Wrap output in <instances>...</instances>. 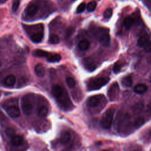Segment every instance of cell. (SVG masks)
Wrapping results in <instances>:
<instances>
[{
  "label": "cell",
  "instance_id": "7",
  "mask_svg": "<svg viewBox=\"0 0 151 151\" xmlns=\"http://www.w3.org/2000/svg\"><path fill=\"white\" fill-rule=\"evenodd\" d=\"M82 63L84 68L89 71H93L96 68V65L94 60L90 57L83 58Z\"/></svg>",
  "mask_w": 151,
  "mask_h": 151
},
{
  "label": "cell",
  "instance_id": "6",
  "mask_svg": "<svg viewBox=\"0 0 151 151\" xmlns=\"http://www.w3.org/2000/svg\"><path fill=\"white\" fill-rule=\"evenodd\" d=\"M58 101L60 103V104L64 107L66 109H69L72 106V103L71 102V100H70V98L68 96V94L67 91L64 90V93L62 94L61 96H60L57 99Z\"/></svg>",
  "mask_w": 151,
  "mask_h": 151
},
{
  "label": "cell",
  "instance_id": "24",
  "mask_svg": "<svg viewBox=\"0 0 151 151\" xmlns=\"http://www.w3.org/2000/svg\"><path fill=\"white\" fill-rule=\"evenodd\" d=\"M144 123H145L144 118L142 117H139L133 122V126L134 128L137 129V128H139L140 126H142Z\"/></svg>",
  "mask_w": 151,
  "mask_h": 151
},
{
  "label": "cell",
  "instance_id": "11",
  "mask_svg": "<svg viewBox=\"0 0 151 151\" xmlns=\"http://www.w3.org/2000/svg\"><path fill=\"white\" fill-rule=\"evenodd\" d=\"M38 8L36 4H30L27 6L25 9V12L28 16L32 17L36 14V13L38 11Z\"/></svg>",
  "mask_w": 151,
  "mask_h": 151
},
{
  "label": "cell",
  "instance_id": "38",
  "mask_svg": "<svg viewBox=\"0 0 151 151\" xmlns=\"http://www.w3.org/2000/svg\"><path fill=\"white\" fill-rule=\"evenodd\" d=\"M134 151H139V150H134Z\"/></svg>",
  "mask_w": 151,
  "mask_h": 151
},
{
  "label": "cell",
  "instance_id": "10",
  "mask_svg": "<svg viewBox=\"0 0 151 151\" xmlns=\"http://www.w3.org/2000/svg\"><path fill=\"white\" fill-rule=\"evenodd\" d=\"M6 112L11 117H18L20 115V110L18 106L15 105H12L9 106L6 109Z\"/></svg>",
  "mask_w": 151,
  "mask_h": 151
},
{
  "label": "cell",
  "instance_id": "21",
  "mask_svg": "<svg viewBox=\"0 0 151 151\" xmlns=\"http://www.w3.org/2000/svg\"><path fill=\"white\" fill-rule=\"evenodd\" d=\"M133 84V80L131 76H127L124 77L122 80V84L124 87H129Z\"/></svg>",
  "mask_w": 151,
  "mask_h": 151
},
{
  "label": "cell",
  "instance_id": "16",
  "mask_svg": "<svg viewBox=\"0 0 151 151\" xmlns=\"http://www.w3.org/2000/svg\"><path fill=\"white\" fill-rule=\"evenodd\" d=\"M147 90V87L146 85L144 84H138L134 87V91L137 94H143L145 93Z\"/></svg>",
  "mask_w": 151,
  "mask_h": 151
},
{
  "label": "cell",
  "instance_id": "27",
  "mask_svg": "<svg viewBox=\"0 0 151 151\" xmlns=\"http://www.w3.org/2000/svg\"><path fill=\"white\" fill-rule=\"evenodd\" d=\"M65 81H66L67 84L68 86L69 87H70V88L73 87L75 86V84H76L75 80H74L73 78L71 77H67Z\"/></svg>",
  "mask_w": 151,
  "mask_h": 151
},
{
  "label": "cell",
  "instance_id": "37",
  "mask_svg": "<svg viewBox=\"0 0 151 151\" xmlns=\"http://www.w3.org/2000/svg\"><path fill=\"white\" fill-rule=\"evenodd\" d=\"M1 66V61H0V67Z\"/></svg>",
  "mask_w": 151,
  "mask_h": 151
},
{
  "label": "cell",
  "instance_id": "30",
  "mask_svg": "<svg viewBox=\"0 0 151 151\" xmlns=\"http://www.w3.org/2000/svg\"><path fill=\"white\" fill-rule=\"evenodd\" d=\"M112 14H113V11H112V9L111 8H107L104 13H103V17L106 18V19H108V18H110L111 15H112Z\"/></svg>",
  "mask_w": 151,
  "mask_h": 151
},
{
  "label": "cell",
  "instance_id": "19",
  "mask_svg": "<svg viewBox=\"0 0 151 151\" xmlns=\"http://www.w3.org/2000/svg\"><path fill=\"white\" fill-rule=\"evenodd\" d=\"M50 54V52L42 50H40V49H37L33 51L32 52V55L35 57H48V56Z\"/></svg>",
  "mask_w": 151,
  "mask_h": 151
},
{
  "label": "cell",
  "instance_id": "31",
  "mask_svg": "<svg viewBox=\"0 0 151 151\" xmlns=\"http://www.w3.org/2000/svg\"><path fill=\"white\" fill-rule=\"evenodd\" d=\"M121 68H122V64L119 61H117L114 64L113 68V71L114 73L117 74L120 71Z\"/></svg>",
  "mask_w": 151,
  "mask_h": 151
},
{
  "label": "cell",
  "instance_id": "36",
  "mask_svg": "<svg viewBox=\"0 0 151 151\" xmlns=\"http://www.w3.org/2000/svg\"><path fill=\"white\" fill-rule=\"evenodd\" d=\"M8 1V0H0V4H4L5 2H6Z\"/></svg>",
  "mask_w": 151,
  "mask_h": 151
},
{
  "label": "cell",
  "instance_id": "4",
  "mask_svg": "<svg viewBox=\"0 0 151 151\" xmlns=\"http://www.w3.org/2000/svg\"><path fill=\"white\" fill-rule=\"evenodd\" d=\"M44 36V26L42 24H38L37 31H35L30 36L31 40L36 43L41 41Z\"/></svg>",
  "mask_w": 151,
  "mask_h": 151
},
{
  "label": "cell",
  "instance_id": "29",
  "mask_svg": "<svg viewBox=\"0 0 151 151\" xmlns=\"http://www.w3.org/2000/svg\"><path fill=\"white\" fill-rule=\"evenodd\" d=\"M5 133H6V136L10 138H11L12 136L15 135V132L14 129L11 127H8L5 130Z\"/></svg>",
  "mask_w": 151,
  "mask_h": 151
},
{
  "label": "cell",
  "instance_id": "22",
  "mask_svg": "<svg viewBox=\"0 0 151 151\" xmlns=\"http://www.w3.org/2000/svg\"><path fill=\"white\" fill-rule=\"evenodd\" d=\"M47 58V61L50 63H55V62H58L60 61L61 57L60 54H50Z\"/></svg>",
  "mask_w": 151,
  "mask_h": 151
},
{
  "label": "cell",
  "instance_id": "1",
  "mask_svg": "<svg viewBox=\"0 0 151 151\" xmlns=\"http://www.w3.org/2000/svg\"><path fill=\"white\" fill-rule=\"evenodd\" d=\"M110 81V78L102 77L91 78L87 83V87L88 90H96L101 88Z\"/></svg>",
  "mask_w": 151,
  "mask_h": 151
},
{
  "label": "cell",
  "instance_id": "5",
  "mask_svg": "<svg viewBox=\"0 0 151 151\" xmlns=\"http://www.w3.org/2000/svg\"><path fill=\"white\" fill-rule=\"evenodd\" d=\"M119 91V85L116 82H115L114 83L112 84L110 86L108 90L107 94H108L109 100L110 101H114L118 97Z\"/></svg>",
  "mask_w": 151,
  "mask_h": 151
},
{
  "label": "cell",
  "instance_id": "33",
  "mask_svg": "<svg viewBox=\"0 0 151 151\" xmlns=\"http://www.w3.org/2000/svg\"><path fill=\"white\" fill-rule=\"evenodd\" d=\"M19 4H20V1L19 0H14L13 3H12V9L13 11H16L19 6Z\"/></svg>",
  "mask_w": 151,
  "mask_h": 151
},
{
  "label": "cell",
  "instance_id": "3",
  "mask_svg": "<svg viewBox=\"0 0 151 151\" xmlns=\"http://www.w3.org/2000/svg\"><path fill=\"white\" fill-rule=\"evenodd\" d=\"M21 107L23 112L25 114H30L32 111V103L31 97L29 94L24 95L21 99Z\"/></svg>",
  "mask_w": 151,
  "mask_h": 151
},
{
  "label": "cell",
  "instance_id": "15",
  "mask_svg": "<svg viewBox=\"0 0 151 151\" xmlns=\"http://www.w3.org/2000/svg\"><path fill=\"white\" fill-rule=\"evenodd\" d=\"M23 137L19 135H14L11 138V143L15 146H21L23 143Z\"/></svg>",
  "mask_w": 151,
  "mask_h": 151
},
{
  "label": "cell",
  "instance_id": "20",
  "mask_svg": "<svg viewBox=\"0 0 151 151\" xmlns=\"http://www.w3.org/2000/svg\"><path fill=\"white\" fill-rule=\"evenodd\" d=\"M71 136L69 132L67 131H63L60 135V141L62 143L65 144L68 143L70 140Z\"/></svg>",
  "mask_w": 151,
  "mask_h": 151
},
{
  "label": "cell",
  "instance_id": "25",
  "mask_svg": "<svg viewBox=\"0 0 151 151\" xmlns=\"http://www.w3.org/2000/svg\"><path fill=\"white\" fill-rule=\"evenodd\" d=\"M48 113V109L46 106H42L39 110L38 112V115L40 117H45Z\"/></svg>",
  "mask_w": 151,
  "mask_h": 151
},
{
  "label": "cell",
  "instance_id": "17",
  "mask_svg": "<svg viewBox=\"0 0 151 151\" xmlns=\"http://www.w3.org/2000/svg\"><path fill=\"white\" fill-rule=\"evenodd\" d=\"M4 83L6 86L8 87L13 86L16 83V77L12 74L8 75L6 76L4 80Z\"/></svg>",
  "mask_w": 151,
  "mask_h": 151
},
{
  "label": "cell",
  "instance_id": "12",
  "mask_svg": "<svg viewBox=\"0 0 151 151\" xmlns=\"http://www.w3.org/2000/svg\"><path fill=\"white\" fill-rule=\"evenodd\" d=\"M99 42L103 47H107L110 45V36L108 33H104L100 35L99 38Z\"/></svg>",
  "mask_w": 151,
  "mask_h": 151
},
{
  "label": "cell",
  "instance_id": "23",
  "mask_svg": "<svg viewBox=\"0 0 151 151\" xmlns=\"http://www.w3.org/2000/svg\"><path fill=\"white\" fill-rule=\"evenodd\" d=\"M134 23V19L131 16H129V17H127L125 19H124V25L125 26V28L127 29H129L133 25Z\"/></svg>",
  "mask_w": 151,
  "mask_h": 151
},
{
  "label": "cell",
  "instance_id": "35",
  "mask_svg": "<svg viewBox=\"0 0 151 151\" xmlns=\"http://www.w3.org/2000/svg\"><path fill=\"white\" fill-rule=\"evenodd\" d=\"M144 3L146 4V5L147 6L148 8L150 9V0H144Z\"/></svg>",
  "mask_w": 151,
  "mask_h": 151
},
{
  "label": "cell",
  "instance_id": "14",
  "mask_svg": "<svg viewBox=\"0 0 151 151\" xmlns=\"http://www.w3.org/2000/svg\"><path fill=\"white\" fill-rule=\"evenodd\" d=\"M34 71L36 75L39 77H42L45 73V68L41 64H37L34 68Z\"/></svg>",
  "mask_w": 151,
  "mask_h": 151
},
{
  "label": "cell",
  "instance_id": "26",
  "mask_svg": "<svg viewBox=\"0 0 151 151\" xmlns=\"http://www.w3.org/2000/svg\"><path fill=\"white\" fill-rule=\"evenodd\" d=\"M48 41L50 44H58L60 42L59 37L56 34H51L49 37Z\"/></svg>",
  "mask_w": 151,
  "mask_h": 151
},
{
  "label": "cell",
  "instance_id": "2",
  "mask_svg": "<svg viewBox=\"0 0 151 151\" xmlns=\"http://www.w3.org/2000/svg\"><path fill=\"white\" fill-rule=\"evenodd\" d=\"M114 114V110L113 108H110L107 110L104 113L100 121V124L103 128L106 129L110 128L113 123Z\"/></svg>",
  "mask_w": 151,
  "mask_h": 151
},
{
  "label": "cell",
  "instance_id": "18",
  "mask_svg": "<svg viewBox=\"0 0 151 151\" xmlns=\"http://www.w3.org/2000/svg\"><path fill=\"white\" fill-rule=\"evenodd\" d=\"M90 42L87 39H83L78 43V48L83 51L87 50L89 48Z\"/></svg>",
  "mask_w": 151,
  "mask_h": 151
},
{
  "label": "cell",
  "instance_id": "32",
  "mask_svg": "<svg viewBox=\"0 0 151 151\" xmlns=\"http://www.w3.org/2000/svg\"><path fill=\"white\" fill-rule=\"evenodd\" d=\"M96 7V2L95 1H91L90 2L87 6V10L90 12H91V11H93L95 8Z\"/></svg>",
  "mask_w": 151,
  "mask_h": 151
},
{
  "label": "cell",
  "instance_id": "39",
  "mask_svg": "<svg viewBox=\"0 0 151 151\" xmlns=\"http://www.w3.org/2000/svg\"><path fill=\"white\" fill-rule=\"evenodd\" d=\"M73 1H74V0H73Z\"/></svg>",
  "mask_w": 151,
  "mask_h": 151
},
{
  "label": "cell",
  "instance_id": "9",
  "mask_svg": "<svg viewBox=\"0 0 151 151\" xmlns=\"http://www.w3.org/2000/svg\"><path fill=\"white\" fill-rule=\"evenodd\" d=\"M150 44L149 36L147 34L141 35L137 40V45L140 47L145 48L146 46Z\"/></svg>",
  "mask_w": 151,
  "mask_h": 151
},
{
  "label": "cell",
  "instance_id": "34",
  "mask_svg": "<svg viewBox=\"0 0 151 151\" xmlns=\"http://www.w3.org/2000/svg\"><path fill=\"white\" fill-rule=\"evenodd\" d=\"M85 8H86V4L84 3H81L80 4L77 8V12L78 13H80V12H82L83 11H84L85 9Z\"/></svg>",
  "mask_w": 151,
  "mask_h": 151
},
{
  "label": "cell",
  "instance_id": "8",
  "mask_svg": "<svg viewBox=\"0 0 151 151\" xmlns=\"http://www.w3.org/2000/svg\"><path fill=\"white\" fill-rule=\"evenodd\" d=\"M103 96L101 95H95L89 97L87 100V105L90 107H94L98 106L101 99Z\"/></svg>",
  "mask_w": 151,
  "mask_h": 151
},
{
  "label": "cell",
  "instance_id": "13",
  "mask_svg": "<svg viewBox=\"0 0 151 151\" xmlns=\"http://www.w3.org/2000/svg\"><path fill=\"white\" fill-rule=\"evenodd\" d=\"M64 89L58 84H55L52 87L51 92L53 96L56 98H58L64 93Z\"/></svg>",
  "mask_w": 151,
  "mask_h": 151
},
{
  "label": "cell",
  "instance_id": "28",
  "mask_svg": "<svg viewBox=\"0 0 151 151\" xmlns=\"http://www.w3.org/2000/svg\"><path fill=\"white\" fill-rule=\"evenodd\" d=\"M143 103H136L134 106H133V111L135 112V113H139L143 109Z\"/></svg>",
  "mask_w": 151,
  "mask_h": 151
}]
</instances>
